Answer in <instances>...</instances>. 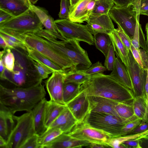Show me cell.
<instances>
[{
    "instance_id": "obj_40",
    "label": "cell",
    "mask_w": 148,
    "mask_h": 148,
    "mask_svg": "<svg viewBox=\"0 0 148 148\" xmlns=\"http://www.w3.org/2000/svg\"><path fill=\"white\" fill-rule=\"evenodd\" d=\"M142 121L141 119L137 118L125 123L122 129V136L129 134Z\"/></svg>"
},
{
    "instance_id": "obj_29",
    "label": "cell",
    "mask_w": 148,
    "mask_h": 148,
    "mask_svg": "<svg viewBox=\"0 0 148 148\" xmlns=\"http://www.w3.org/2000/svg\"><path fill=\"white\" fill-rule=\"evenodd\" d=\"M82 84L72 82H64L63 100L65 105L76 97L82 91Z\"/></svg>"
},
{
    "instance_id": "obj_61",
    "label": "cell",
    "mask_w": 148,
    "mask_h": 148,
    "mask_svg": "<svg viewBox=\"0 0 148 148\" xmlns=\"http://www.w3.org/2000/svg\"><path fill=\"white\" fill-rule=\"evenodd\" d=\"M38 0H29L31 3L34 5L35 4Z\"/></svg>"
},
{
    "instance_id": "obj_14",
    "label": "cell",
    "mask_w": 148,
    "mask_h": 148,
    "mask_svg": "<svg viewBox=\"0 0 148 148\" xmlns=\"http://www.w3.org/2000/svg\"><path fill=\"white\" fill-rule=\"evenodd\" d=\"M87 22L89 31L94 36L99 33L108 34L115 29L109 14L90 16Z\"/></svg>"
},
{
    "instance_id": "obj_23",
    "label": "cell",
    "mask_w": 148,
    "mask_h": 148,
    "mask_svg": "<svg viewBox=\"0 0 148 148\" xmlns=\"http://www.w3.org/2000/svg\"><path fill=\"white\" fill-rule=\"evenodd\" d=\"M47 100L45 97L38 103L31 111L33 118L36 133L39 136L47 129L44 123V108Z\"/></svg>"
},
{
    "instance_id": "obj_15",
    "label": "cell",
    "mask_w": 148,
    "mask_h": 148,
    "mask_svg": "<svg viewBox=\"0 0 148 148\" xmlns=\"http://www.w3.org/2000/svg\"><path fill=\"white\" fill-rule=\"evenodd\" d=\"M90 143L87 140L73 138L67 133H63L42 148L87 147Z\"/></svg>"
},
{
    "instance_id": "obj_4",
    "label": "cell",
    "mask_w": 148,
    "mask_h": 148,
    "mask_svg": "<svg viewBox=\"0 0 148 148\" xmlns=\"http://www.w3.org/2000/svg\"><path fill=\"white\" fill-rule=\"evenodd\" d=\"M43 38L47 43L71 61L75 69L84 70L92 65L87 52L81 46L79 41L73 39L59 41Z\"/></svg>"
},
{
    "instance_id": "obj_26",
    "label": "cell",
    "mask_w": 148,
    "mask_h": 148,
    "mask_svg": "<svg viewBox=\"0 0 148 148\" xmlns=\"http://www.w3.org/2000/svg\"><path fill=\"white\" fill-rule=\"evenodd\" d=\"M132 103L117 102L115 106L116 112L125 123L138 118L134 114Z\"/></svg>"
},
{
    "instance_id": "obj_9",
    "label": "cell",
    "mask_w": 148,
    "mask_h": 148,
    "mask_svg": "<svg viewBox=\"0 0 148 148\" xmlns=\"http://www.w3.org/2000/svg\"><path fill=\"white\" fill-rule=\"evenodd\" d=\"M55 22L60 35L66 40H75L94 45V36L86 25L71 21L69 18L60 19Z\"/></svg>"
},
{
    "instance_id": "obj_41",
    "label": "cell",
    "mask_w": 148,
    "mask_h": 148,
    "mask_svg": "<svg viewBox=\"0 0 148 148\" xmlns=\"http://www.w3.org/2000/svg\"><path fill=\"white\" fill-rule=\"evenodd\" d=\"M70 6L69 1L60 0V10L58 14L60 18L62 19L69 18Z\"/></svg>"
},
{
    "instance_id": "obj_33",
    "label": "cell",
    "mask_w": 148,
    "mask_h": 148,
    "mask_svg": "<svg viewBox=\"0 0 148 148\" xmlns=\"http://www.w3.org/2000/svg\"><path fill=\"white\" fill-rule=\"evenodd\" d=\"M63 133L59 129L56 128H48L42 134L39 136L38 143L40 148L51 142Z\"/></svg>"
},
{
    "instance_id": "obj_59",
    "label": "cell",
    "mask_w": 148,
    "mask_h": 148,
    "mask_svg": "<svg viewBox=\"0 0 148 148\" xmlns=\"http://www.w3.org/2000/svg\"><path fill=\"white\" fill-rule=\"evenodd\" d=\"M80 0H69L70 6V10L73 8Z\"/></svg>"
},
{
    "instance_id": "obj_1",
    "label": "cell",
    "mask_w": 148,
    "mask_h": 148,
    "mask_svg": "<svg viewBox=\"0 0 148 148\" xmlns=\"http://www.w3.org/2000/svg\"><path fill=\"white\" fill-rule=\"evenodd\" d=\"M40 81L27 88H9L0 85V103L14 114L18 111L30 112L46 95Z\"/></svg>"
},
{
    "instance_id": "obj_54",
    "label": "cell",
    "mask_w": 148,
    "mask_h": 148,
    "mask_svg": "<svg viewBox=\"0 0 148 148\" xmlns=\"http://www.w3.org/2000/svg\"><path fill=\"white\" fill-rule=\"evenodd\" d=\"M115 5L118 7H123L130 3L132 0H112Z\"/></svg>"
},
{
    "instance_id": "obj_62",
    "label": "cell",
    "mask_w": 148,
    "mask_h": 148,
    "mask_svg": "<svg viewBox=\"0 0 148 148\" xmlns=\"http://www.w3.org/2000/svg\"><path fill=\"white\" fill-rule=\"evenodd\" d=\"M145 29H146L148 30V22L146 24Z\"/></svg>"
},
{
    "instance_id": "obj_31",
    "label": "cell",
    "mask_w": 148,
    "mask_h": 148,
    "mask_svg": "<svg viewBox=\"0 0 148 148\" xmlns=\"http://www.w3.org/2000/svg\"><path fill=\"white\" fill-rule=\"evenodd\" d=\"M22 34L12 30L0 28V35L18 44L20 48L27 51V47L23 40Z\"/></svg>"
},
{
    "instance_id": "obj_3",
    "label": "cell",
    "mask_w": 148,
    "mask_h": 148,
    "mask_svg": "<svg viewBox=\"0 0 148 148\" xmlns=\"http://www.w3.org/2000/svg\"><path fill=\"white\" fill-rule=\"evenodd\" d=\"M141 0H132L128 5L123 7L114 5L109 14L117 25H119L131 39L137 27L140 24Z\"/></svg>"
},
{
    "instance_id": "obj_18",
    "label": "cell",
    "mask_w": 148,
    "mask_h": 148,
    "mask_svg": "<svg viewBox=\"0 0 148 148\" xmlns=\"http://www.w3.org/2000/svg\"><path fill=\"white\" fill-rule=\"evenodd\" d=\"M14 115L8 108L0 103V136L7 141L16 125Z\"/></svg>"
},
{
    "instance_id": "obj_5",
    "label": "cell",
    "mask_w": 148,
    "mask_h": 148,
    "mask_svg": "<svg viewBox=\"0 0 148 148\" xmlns=\"http://www.w3.org/2000/svg\"><path fill=\"white\" fill-rule=\"evenodd\" d=\"M26 47L38 51L67 72L75 69L72 62L58 51L47 43L43 38L34 33L22 34Z\"/></svg>"
},
{
    "instance_id": "obj_47",
    "label": "cell",
    "mask_w": 148,
    "mask_h": 148,
    "mask_svg": "<svg viewBox=\"0 0 148 148\" xmlns=\"http://www.w3.org/2000/svg\"><path fill=\"white\" fill-rule=\"evenodd\" d=\"M131 51L136 62L142 68L144 69L143 65L139 51L132 45L131 46Z\"/></svg>"
},
{
    "instance_id": "obj_53",
    "label": "cell",
    "mask_w": 148,
    "mask_h": 148,
    "mask_svg": "<svg viewBox=\"0 0 148 148\" xmlns=\"http://www.w3.org/2000/svg\"><path fill=\"white\" fill-rule=\"evenodd\" d=\"M87 147L91 148H105L110 147L106 143H90Z\"/></svg>"
},
{
    "instance_id": "obj_44",
    "label": "cell",
    "mask_w": 148,
    "mask_h": 148,
    "mask_svg": "<svg viewBox=\"0 0 148 148\" xmlns=\"http://www.w3.org/2000/svg\"><path fill=\"white\" fill-rule=\"evenodd\" d=\"M140 24L138 26L135 30L134 36L131 39L132 45L139 51L140 50L139 29Z\"/></svg>"
},
{
    "instance_id": "obj_45",
    "label": "cell",
    "mask_w": 148,
    "mask_h": 148,
    "mask_svg": "<svg viewBox=\"0 0 148 148\" xmlns=\"http://www.w3.org/2000/svg\"><path fill=\"white\" fill-rule=\"evenodd\" d=\"M126 148H140L139 139L137 138L126 140L122 143Z\"/></svg>"
},
{
    "instance_id": "obj_28",
    "label": "cell",
    "mask_w": 148,
    "mask_h": 148,
    "mask_svg": "<svg viewBox=\"0 0 148 148\" xmlns=\"http://www.w3.org/2000/svg\"><path fill=\"white\" fill-rule=\"evenodd\" d=\"M27 56L54 71H64L47 58L35 50L27 47Z\"/></svg>"
},
{
    "instance_id": "obj_7",
    "label": "cell",
    "mask_w": 148,
    "mask_h": 148,
    "mask_svg": "<svg viewBox=\"0 0 148 148\" xmlns=\"http://www.w3.org/2000/svg\"><path fill=\"white\" fill-rule=\"evenodd\" d=\"M15 127L7 141L8 148H21L29 138L36 133L32 113L27 112L22 115H14Z\"/></svg>"
},
{
    "instance_id": "obj_63",
    "label": "cell",
    "mask_w": 148,
    "mask_h": 148,
    "mask_svg": "<svg viewBox=\"0 0 148 148\" xmlns=\"http://www.w3.org/2000/svg\"><path fill=\"white\" fill-rule=\"evenodd\" d=\"M148 138V134L145 136L144 137Z\"/></svg>"
},
{
    "instance_id": "obj_11",
    "label": "cell",
    "mask_w": 148,
    "mask_h": 148,
    "mask_svg": "<svg viewBox=\"0 0 148 148\" xmlns=\"http://www.w3.org/2000/svg\"><path fill=\"white\" fill-rule=\"evenodd\" d=\"M128 66L125 67L133 87L135 97H144L147 70L142 68L134 58L131 50L128 53Z\"/></svg>"
},
{
    "instance_id": "obj_19",
    "label": "cell",
    "mask_w": 148,
    "mask_h": 148,
    "mask_svg": "<svg viewBox=\"0 0 148 148\" xmlns=\"http://www.w3.org/2000/svg\"><path fill=\"white\" fill-rule=\"evenodd\" d=\"M77 123V120L66 106L47 129L58 128L63 133H67L70 131Z\"/></svg>"
},
{
    "instance_id": "obj_17",
    "label": "cell",
    "mask_w": 148,
    "mask_h": 148,
    "mask_svg": "<svg viewBox=\"0 0 148 148\" xmlns=\"http://www.w3.org/2000/svg\"><path fill=\"white\" fill-rule=\"evenodd\" d=\"M30 8L37 15L45 29L52 34L57 39L61 40H66L59 33L55 20L49 14L48 11L32 3Z\"/></svg>"
},
{
    "instance_id": "obj_20",
    "label": "cell",
    "mask_w": 148,
    "mask_h": 148,
    "mask_svg": "<svg viewBox=\"0 0 148 148\" xmlns=\"http://www.w3.org/2000/svg\"><path fill=\"white\" fill-rule=\"evenodd\" d=\"M31 4L29 0H0V10L15 17L29 9Z\"/></svg>"
},
{
    "instance_id": "obj_60",
    "label": "cell",
    "mask_w": 148,
    "mask_h": 148,
    "mask_svg": "<svg viewBox=\"0 0 148 148\" xmlns=\"http://www.w3.org/2000/svg\"><path fill=\"white\" fill-rule=\"evenodd\" d=\"M145 30L146 32V37L147 39L146 41V45L147 49V53H148V30L146 29H145Z\"/></svg>"
},
{
    "instance_id": "obj_49",
    "label": "cell",
    "mask_w": 148,
    "mask_h": 148,
    "mask_svg": "<svg viewBox=\"0 0 148 148\" xmlns=\"http://www.w3.org/2000/svg\"><path fill=\"white\" fill-rule=\"evenodd\" d=\"M139 53L144 66V69L147 70L148 65L147 52L143 49H140Z\"/></svg>"
},
{
    "instance_id": "obj_48",
    "label": "cell",
    "mask_w": 148,
    "mask_h": 148,
    "mask_svg": "<svg viewBox=\"0 0 148 148\" xmlns=\"http://www.w3.org/2000/svg\"><path fill=\"white\" fill-rule=\"evenodd\" d=\"M139 44L140 47H141L143 49L147 52V49L146 45V41L140 25V26L139 29Z\"/></svg>"
},
{
    "instance_id": "obj_58",
    "label": "cell",
    "mask_w": 148,
    "mask_h": 148,
    "mask_svg": "<svg viewBox=\"0 0 148 148\" xmlns=\"http://www.w3.org/2000/svg\"><path fill=\"white\" fill-rule=\"evenodd\" d=\"M0 148H8L7 142L1 136H0Z\"/></svg>"
},
{
    "instance_id": "obj_52",
    "label": "cell",
    "mask_w": 148,
    "mask_h": 148,
    "mask_svg": "<svg viewBox=\"0 0 148 148\" xmlns=\"http://www.w3.org/2000/svg\"><path fill=\"white\" fill-rule=\"evenodd\" d=\"M3 58H0V77L1 80H5L6 78L5 67Z\"/></svg>"
},
{
    "instance_id": "obj_57",
    "label": "cell",
    "mask_w": 148,
    "mask_h": 148,
    "mask_svg": "<svg viewBox=\"0 0 148 148\" xmlns=\"http://www.w3.org/2000/svg\"><path fill=\"white\" fill-rule=\"evenodd\" d=\"M0 47L5 51L8 48L7 43L4 38L0 35Z\"/></svg>"
},
{
    "instance_id": "obj_25",
    "label": "cell",
    "mask_w": 148,
    "mask_h": 148,
    "mask_svg": "<svg viewBox=\"0 0 148 148\" xmlns=\"http://www.w3.org/2000/svg\"><path fill=\"white\" fill-rule=\"evenodd\" d=\"M108 34L111 39L117 57L121 60L125 67L127 66L128 64V53L129 51H128L114 30Z\"/></svg>"
},
{
    "instance_id": "obj_35",
    "label": "cell",
    "mask_w": 148,
    "mask_h": 148,
    "mask_svg": "<svg viewBox=\"0 0 148 148\" xmlns=\"http://www.w3.org/2000/svg\"><path fill=\"white\" fill-rule=\"evenodd\" d=\"M27 57L34 67L40 80H42L47 78L49 75L53 72V71L50 69L33 60L27 56Z\"/></svg>"
},
{
    "instance_id": "obj_21",
    "label": "cell",
    "mask_w": 148,
    "mask_h": 148,
    "mask_svg": "<svg viewBox=\"0 0 148 148\" xmlns=\"http://www.w3.org/2000/svg\"><path fill=\"white\" fill-rule=\"evenodd\" d=\"M110 75L119 83L133 92V87L126 68L121 60L116 57L114 67Z\"/></svg>"
},
{
    "instance_id": "obj_16",
    "label": "cell",
    "mask_w": 148,
    "mask_h": 148,
    "mask_svg": "<svg viewBox=\"0 0 148 148\" xmlns=\"http://www.w3.org/2000/svg\"><path fill=\"white\" fill-rule=\"evenodd\" d=\"M90 112H101L114 115L120 119L114 108L118 101L97 96H88Z\"/></svg>"
},
{
    "instance_id": "obj_42",
    "label": "cell",
    "mask_w": 148,
    "mask_h": 148,
    "mask_svg": "<svg viewBox=\"0 0 148 148\" xmlns=\"http://www.w3.org/2000/svg\"><path fill=\"white\" fill-rule=\"evenodd\" d=\"M39 135L35 133L27 139L21 148H40L38 143Z\"/></svg>"
},
{
    "instance_id": "obj_36",
    "label": "cell",
    "mask_w": 148,
    "mask_h": 148,
    "mask_svg": "<svg viewBox=\"0 0 148 148\" xmlns=\"http://www.w3.org/2000/svg\"><path fill=\"white\" fill-rule=\"evenodd\" d=\"M5 51L3 58V63L7 71L11 72L13 71L14 68L15 57L11 49L8 48Z\"/></svg>"
},
{
    "instance_id": "obj_32",
    "label": "cell",
    "mask_w": 148,
    "mask_h": 148,
    "mask_svg": "<svg viewBox=\"0 0 148 148\" xmlns=\"http://www.w3.org/2000/svg\"><path fill=\"white\" fill-rule=\"evenodd\" d=\"M91 75L84 73L82 70L72 69L66 72L64 82H72L82 84Z\"/></svg>"
},
{
    "instance_id": "obj_22",
    "label": "cell",
    "mask_w": 148,
    "mask_h": 148,
    "mask_svg": "<svg viewBox=\"0 0 148 148\" xmlns=\"http://www.w3.org/2000/svg\"><path fill=\"white\" fill-rule=\"evenodd\" d=\"M50 100H46L44 108V123L47 129L66 107Z\"/></svg>"
},
{
    "instance_id": "obj_37",
    "label": "cell",
    "mask_w": 148,
    "mask_h": 148,
    "mask_svg": "<svg viewBox=\"0 0 148 148\" xmlns=\"http://www.w3.org/2000/svg\"><path fill=\"white\" fill-rule=\"evenodd\" d=\"M117 25L118 27L115 29L114 31L129 52L131 50V46L132 45L131 39L121 27L118 25Z\"/></svg>"
},
{
    "instance_id": "obj_27",
    "label": "cell",
    "mask_w": 148,
    "mask_h": 148,
    "mask_svg": "<svg viewBox=\"0 0 148 148\" xmlns=\"http://www.w3.org/2000/svg\"><path fill=\"white\" fill-rule=\"evenodd\" d=\"M132 105L136 117L148 123V103L144 97H135Z\"/></svg>"
},
{
    "instance_id": "obj_8",
    "label": "cell",
    "mask_w": 148,
    "mask_h": 148,
    "mask_svg": "<svg viewBox=\"0 0 148 148\" xmlns=\"http://www.w3.org/2000/svg\"><path fill=\"white\" fill-rule=\"evenodd\" d=\"M44 26L37 15L30 8L22 14L0 23V28L19 33H35Z\"/></svg>"
},
{
    "instance_id": "obj_13",
    "label": "cell",
    "mask_w": 148,
    "mask_h": 148,
    "mask_svg": "<svg viewBox=\"0 0 148 148\" xmlns=\"http://www.w3.org/2000/svg\"><path fill=\"white\" fill-rule=\"evenodd\" d=\"M66 106L78 123L84 121L86 116L90 112V103L88 96L82 89L76 97L66 105Z\"/></svg>"
},
{
    "instance_id": "obj_12",
    "label": "cell",
    "mask_w": 148,
    "mask_h": 148,
    "mask_svg": "<svg viewBox=\"0 0 148 148\" xmlns=\"http://www.w3.org/2000/svg\"><path fill=\"white\" fill-rule=\"evenodd\" d=\"M66 75L65 71H54L45 82L50 100L65 105L63 100V90Z\"/></svg>"
},
{
    "instance_id": "obj_56",
    "label": "cell",
    "mask_w": 148,
    "mask_h": 148,
    "mask_svg": "<svg viewBox=\"0 0 148 148\" xmlns=\"http://www.w3.org/2000/svg\"><path fill=\"white\" fill-rule=\"evenodd\" d=\"M139 139L140 148H148V138L145 137H142Z\"/></svg>"
},
{
    "instance_id": "obj_38",
    "label": "cell",
    "mask_w": 148,
    "mask_h": 148,
    "mask_svg": "<svg viewBox=\"0 0 148 148\" xmlns=\"http://www.w3.org/2000/svg\"><path fill=\"white\" fill-rule=\"evenodd\" d=\"M104 66L108 71H112L115 60V51L112 45L110 46L108 53L105 57Z\"/></svg>"
},
{
    "instance_id": "obj_50",
    "label": "cell",
    "mask_w": 148,
    "mask_h": 148,
    "mask_svg": "<svg viewBox=\"0 0 148 148\" xmlns=\"http://www.w3.org/2000/svg\"><path fill=\"white\" fill-rule=\"evenodd\" d=\"M140 14L145 15L148 13V0H141Z\"/></svg>"
},
{
    "instance_id": "obj_34",
    "label": "cell",
    "mask_w": 148,
    "mask_h": 148,
    "mask_svg": "<svg viewBox=\"0 0 148 148\" xmlns=\"http://www.w3.org/2000/svg\"><path fill=\"white\" fill-rule=\"evenodd\" d=\"M114 5L112 0H97L95 8L91 16L109 14L110 10Z\"/></svg>"
},
{
    "instance_id": "obj_2",
    "label": "cell",
    "mask_w": 148,
    "mask_h": 148,
    "mask_svg": "<svg viewBox=\"0 0 148 148\" xmlns=\"http://www.w3.org/2000/svg\"><path fill=\"white\" fill-rule=\"evenodd\" d=\"M87 96H97L116 101L132 103L135 98L131 90L102 73L92 75L81 86Z\"/></svg>"
},
{
    "instance_id": "obj_24",
    "label": "cell",
    "mask_w": 148,
    "mask_h": 148,
    "mask_svg": "<svg viewBox=\"0 0 148 148\" xmlns=\"http://www.w3.org/2000/svg\"><path fill=\"white\" fill-rule=\"evenodd\" d=\"M90 0H80L70 10L69 19L71 21L82 23L89 20L86 15V7Z\"/></svg>"
},
{
    "instance_id": "obj_46",
    "label": "cell",
    "mask_w": 148,
    "mask_h": 148,
    "mask_svg": "<svg viewBox=\"0 0 148 148\" xmlns=\"http://www.w3.org/2000/svg\"><path fill=\"white\" fill-rule=\"evenodd\" d=\"M148 130V123L142 121L129 134H136L143 132Z\"/></svg>"
},
{
    "instance_id": "obj_6",
    "label": "cell",
    "mask_w": 148,
    "mask_h": 148,
    "mask_svg": "<svg viewBox=\"0 0 148 148\" xmlns=\"http://www.w3.org/2000/svg\"><path fill=\"white\" fill-rule=\"evenodd\" d=\"M84 121L108 134L112 138L122 136V129L125 124L119 117L101 112H90Z\"/></svg>"
},
{
    "instance_id": "obj_30",
    "label": "cell",
    "mask_w": 148,
    "mask_h": 148,
    "mask_svg": "<svg viewBox=\"0 0 148 148\" xmlns=\"http://www.w3.org/2000/svg\"><path fill=\"white\" fill-rule=\"evenodd\" d=\"M94 37L95 44L96 48L106 57L112 44L109 36L106 33H99L94 35Z\"/></svg>"
},
{
    "instance_id": "obj_55",
    "label": "cell",
    "mask_w": 148,
    "mask_h": 148,
    "mask_svg": "<svg viewBox=\"0 0 148 148\" xmlns=\"http://www.w3.org/2000/svg\"><path fill=\"white\" fill-rule=\"evenodd\" d=\"M147 74L146 84L145 87L144 97L148 103V65L147 69Z\"/></svg>"
},
{
    "instance_id": "obj_64",
    "label": "cell",
    "mask_w": 148,
    "mask_h": 148,
    "mask_svg": "<svg viewBox=\"0 0 148 148\" xmlns=\"http://www.w3.org/2000/svg\"><path fill=\"white\" fill-rule=\"evenodd\" d=\"M145 15H147V16H148V13L147 14Z\"/></svg>"
},
{
    "instance_id": "obj_39",
    "label": "cell",
    "mask_w": 148,
    "mask_h": 148,
    "mask_svg": "<svg viewBox=\"0 0 148 148\" xmlns=\"http://www.w3.org/2000/svg\"><path fill=\"white\" fill-rule=\"evenodd\" d=\"M107 70V69L103 66L102 63L98 61L92 64L88 69L82 70L85 74L92 75L97 73H102Z\"/></svg>"
},
{
    "instance_id": "obj_10",
    "label": "cell",
    "mask_w": 148,
    "mask_h": 148,
    "mask_svg": "<svg viewBox=\"0 0 148 148\" xmlns=\"http://www.w3.org/2000/svg\"><path fill=\"white\" fill-rule=\"evenodd\" d=\"M67 134L72 137L90 143H107L112 137L106 133L92 127L83 121L77 123Z\"/></svg>"
},
{
    "instance_id": "obj_51",
    "label": "cell",
    "mask_w": 148,
    "mask_h": 148,
    "mask_svg": "<svg viewBox=\"0 0 148 148\" xmlns=\"http://www.w3.org/2000/svg\"><path fill=\"white\" fill-rule=\"evenodd\" d=\"M12 17H13L9 13L0 10V23L5 22Z\"/></svg>"
},
{
    "instance_id": "obj_43",
    "label": "cell",
    "mask_w": 148,
    "mask_h": 148,
    "mask_svg": "<svg viewBox=\"0 0 148 148\" xmlns=\"http://www.w3.org/2000/svg\"><path fill=\"white\" fill-rule=\"evenodd\" d=\"M36 35L43 38L57 40V38L52 34L45 29H40L34 33Z\"/></svg>"
}]
</instances>
